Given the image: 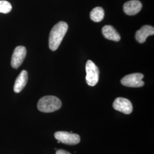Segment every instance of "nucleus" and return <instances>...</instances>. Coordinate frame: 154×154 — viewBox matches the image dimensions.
Returning <instances> with one entry per match:
<instances>
[{"label": "nucleus", "mask_w": 154, "mask_h": 154, "mask_svg": "<svg viewBox=\"0 0 154 154\" xmlns=\"http://www.w3.org/2000/svg\"><path fill=\"white\" fill-rule=\"evenodd\" d=\"M26 55V49L24 46H17L14 50L11 57V66L14 69H17L22 65Z\"/></svg>", "instance_id": "423d86ee"}, {"label": "nucleus", "mask_w": 154, "mask_h": 154, "mask_svg": "<svg viewBox=\"0 0 154 154\" xmlns=\"http://www.w3.org/2000/svg\"><path fill=\"white\" fill-rule=\"evenodd\" d=\"M86 81L90 86H95L99 81V68L91 60H88L86 65Z\"/></svg>", "instance_id": "7ed1b4c3"}, {"label": "nucleus", "mask_w": 154, "mask_h": 154, "mask_svg": "<svg viewBox=\"0 0 154 154\" xmlns=\"http://www.w3.org/2000/svg\"><path fill=\"white\" fill-rule=\"evenodd\" d=\"M142 8V4L138 0H131L126 2L123 5V11L127 15L134 16L138 14Z\"/></svg>", "instance_id": "6e6552de"}, {"label": "nucleus", "mask_w": 154, "mask_h": 154, "mask_svg": "<svg viewBox=\"0 0 154 154\" xmlns=\"http://www.w3.org/2000/svg\"><path fill=\"white\" fill-rule=\"evenodd\" d=\"M144 75L141 73H133L127 75L121 80V83L125 86L130 88H140L144 85L142 81Z\"/></svg>", "instance_id": "20e7f679"}, {"label": "nucleus", "mask_w": 154, "mask_h": 154, "mask_svg": "<svg viewBox=\"0 0 154 154\" xmlns=\"http://www.w3.org/2000/svg\"><path fill=\"white\" fill-rule=\"evenodd\" d=\"M55 139L61 143L67 145H75L80 142L79 135L66 131H58L54 134Z\"/></svg>", "instance_id": "39448f33"}, {"label": "nucleus", "mask_w": 154, "mask_h": 154, "mask_svg": "<svg viewBox=\"0 0 154 154\" xmlns=\"http://www.w3.org/2000/svg\"><path fill=\"white\" fill-rule=\"evenodd\" d=\"M55 154H71L70 152H69L68 151H65L64 149H58L57 151H56V153Z\"/></svg>", "instance_id": "4468645a"}, {"label": "nucleus", "mask_w": 154, "mask_h": 154, "mask_svg": "<svg viewBox=\"0 0 154 154\" xmlns=\"http://www.w3.org/2000/svg\"><path fill=\"white\" fill-rule=\"evenodd\" d=\"M112 106L115 110L125 114H130L133 110L131 102L128 99L121 97L116 99Z\"/></svg>", "instance_id": "0eeeda50"}, {"label": "nucleus", "mask_w": 154, "mask_h": 154, "mask_svg": "<svg viewBox=\"0 0 154 154\" xmlns=\"http://www.w3.org/2000/svg\"><path fill=\"white\" fill-rule=\"evenodd\" d=\"M154 34L153 26L150 25H144L136 32L135 38L139 43L143 44L146 42V39L149 36L153 35Z\"/></svg>", "instance_id": "1a4fd4ad"}, {"label": "nucleus", "mask_w": 154, "mask_h": 154, "mask_svg": "<svg viewBox=\"0 0 154 154\" xmlns=\"http://www.w3.org/2000/svg\"><path fill=\"white\" fill-rule=\"evenodd\" d=\"M67 30L68 25L63 21L59 22L54 26L50 33L49 45L50 50L52 51L57 50Z\"/></svg>", "instance_id": "f257e3e1"}, {"label": "nucleus", "mask_w": 154, "mask_h": 154, "mask_svg": "<svg viewBox=\"0 0 154 154\" xmlns=\"http://www.w3.org/2000/svg\"><path fill=\"white\" fill-rule=\"evenodd\" d=\"M12 6L11 3L7 1H0V13L7 14L11 12Z\"/></svg>", "instance_id": "ddd939ff"}, {"label": "nucleus", "mask_w": 154, "mask_h": 154, "mask_svg": "<svg viewBox=\"0 0 154 154\" xmlns=\"http://www.w3.org/2000/svg\"><path fill=\"white\" fill-rule=\"evenodd\" d=\"M62 106L61 100L53 95L45 96L39 100L37 108L42 112H53L59 110Z\"/></svg>", "instance_id": "f03ea898"}, {"label": "nucleus", "mask_w": 154, "mask_h": 154, "mask_svg": "<svg viewBox=\"0 0 154 154\" xmlns=\"http://www.w3.org/2000/svg\"><path fill=\"white\" fill-rule=\"evenodd\" d=\"M104 17L105 11L101 7H96L90 12V18L94 22H100L103 20Z\"/></svg>", "instance_id": "f8f14e48"}, {"label": "nucleus", "mask_w": 154, "mask_h": 154, "mask_svg": "<svg viewBox=\"0 0 154 154\" xmlns=\"http://www.w3.org/2000/svg\"><path fill=\"white\" fill-rule=\"evenodd\" d=\"M28 73L26 70H22L16 79L14 85V91L16 93H20L28 82Z\"/></svg>", "instance_id": "9d476101"}, {"label": "nucleus", "mask_w": 154, "mask_h": 154, "mask_svg": "<svg viewBox=\"0 0 154 154\" xmlns=\"http://www.w3.org/2000/svg\"><path fill=\"white\" fill-rule=\"evenodd\" d=\"M102 34L105 38L109 40L118 42L121 40L120 34L116 29L111 25H106L102 30Z\"/></svg>", "instance_id": "9b49d317"}]
</instances>
